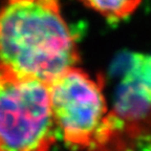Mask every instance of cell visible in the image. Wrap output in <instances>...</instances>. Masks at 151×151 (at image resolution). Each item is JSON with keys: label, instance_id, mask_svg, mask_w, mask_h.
<instances>
[{"label": "cell", "instance_id": "6da1fadb", "mask_svg": "<svg viewBox=\"0 0 151 151\" xmlns=\"http://www.w3.org/2000/svg\"><path fill=\"white\" fill-rule=\"evenodd\" d=\"M79 62L60 0H1L0 64L47 83Z\"/></svg>", "mask_w": 151, "mask_h": 151}, {"label": "cell", "instance_id": "3957f363", "mask_svg": "<svg viewBox=\"0 0 151 151\" xmlns=\"http://www.w3.org/2000/svg\"><path fill=\"white\" fill-rule=\"evenodd\" d=\"M50 109L58 137L77 150L94 146L111 126L104 81L71 66L47 82Z\"/></svg>", "mask_w": 151, "mask_h": 151}, {"label": "cell", "instance_id": "277c9868", "mask_svg": "<svg viewBox=\"0 0 151 151\" xmlns=\"http://www.w3.org/2000/svg\"><path fill=\"white\" fill-rule=\"evenodd\" d=\"M85 7L91 9L110 22L125 20L135 13L143 0H78Z\"/></svg>", "mask_w": 151, "mask_h": 151}, {"label": "cell", "instance_id": "5b68a950", "mask_svg": "<svg viewBox=\"0 0 151 151\" xmlns=\"http://www.w3.org/2000/svg\"><path fill=\"white\" fill-rule=\"evenodd\" d=\"M129 77L143 96L151 101V56H135Z\"/></svg>", "mask_w": 151, "mask_h": 151}, {"label": "cell", "instance_id": "7a4b0ae2", "mask_svg": "<svg viewBox=\"0 0 151 151\" xmlns=\"http://www.w3.org/2000/svg\"><path fill=\"white\" fill-rule=\"evenodd\" d=\"M57 139L47 83L0 64V151H50Z\"/></svg>", "mask_w": 151, "mask_h": 151}]
</instances>
